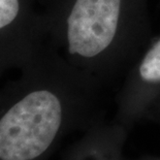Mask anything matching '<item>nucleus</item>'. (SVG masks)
I'll use <instances>...</instances> for the list:
<instances>
[{"mask_svg": "<svg viewBox=\"0 0 160 160\" xmlns=\"http://www.w3.org/2000/svg\"><path fill=\"white\" fill-rule=\"evenodd\" d=\"M17 96L0 115V159L42 156L62 129L94 102L101 83L48 42L22 68Z\"/></svg>", "mask_w": 160, "mask_h": 160, "instance_id": "1", "label": "nucleus"}, {"mask_svg": "<svg viewBox=\"0 0 160 160\" xmlns=\"http://www.w3.org/2000/svg\"><path fill=\"white\" fill-rule=\"evenodd\" d=\"M160 102V35L152 39L126 71L118 96L116 122L127 128Z\"/></svg>", "mask_w": 160, "mask_h": 160, "instance_id": "4", "label": "nucleus"}, {"mask_svg": "<svg viewBox=\"0 0 160 160\" xmlns=\"http://www.w3.org/2000/svg\"><path fill=\"white\" fill-rule=\"evenodd\" d=\"M52 0H0V74L20 68L49 42Z\"/></svg>", "mask_w": 160, "mask_h": 160, "instance_id": "3", "label": "nucleus"}, {"mask_svg": "<svg viewBox=\"0 0 160 160\" xmlns=\"http://www.w3.org/2000/svg\"><path fill=\"white\" fill-rule=\"evenodd\" d=\"M126 130L127 128L118 122L93 127L86 138L93 160H118L114 156L119 152Z\"/></svg>", "mask_w": 160, "mask_h": 160, "instance_id": "5", "label": "nucleus"}, {"mask_svg": "<svg viewBox=\"0 0 160 160\" xmlns=\"http://www.w3.org/2000/svg\"><path fill=\"white\" fill-rule=\"evenodd\" d=\"M149 0H52L49 42L98 82L127 71L151 42Z\"/></svg>", "mask_w": 160, "mask_h": 160, "instance_id": "2", "label": "nucleus"}, {"mask_svg": "<svg viewBox=\"0 0 160 160\" xmlns=\"http://www.w3.org/2000/svg\"><path fill=\"white\" fill-rule=\"evenodd\" d=\"M156 115V116H158V117H160V102L158 103V104H156L154 108H152L151 111L149 112L148 113V115ZM147 115V116H148Z\"/></svg>", "mask_w": 160, "mask_h": 160, "instance_id": "6", "label": "nucleus"}]
</instances>
